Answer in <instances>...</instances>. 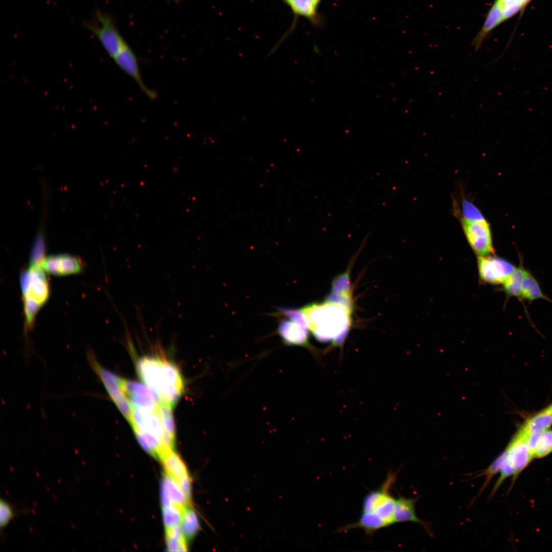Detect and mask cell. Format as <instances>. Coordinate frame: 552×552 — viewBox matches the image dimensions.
<instances>
[{
	"mask_svg": "<svg viewBox=\"0 0 552 552\" xmlns=\"http://www.w3.org/2000/svg\"><path fill=\"white\" fill-rule=\"evenodd\" d=\"M300 309L317 340L331 342L332 347H342L351 327L352 311L325 301L308 304Z\"/></svg>",
	"mask_w": 552,
	"mask_h": 552,
	"instance_id": "6da1fadb",
	"label": "cell"
},
{
	"mask_svg": "<svg viewBox=\"0 0 552 552\" xmlns=\"http://www.w3.org/2000/svg\"><path fill=\"white\" fill-rule=\"evenodd\" d=\"M143 381L159 396L162 402L173 406L183 393L180 371L172 362L159 357L144 356L136 363Z\"/></svg>",
	"mask_w": 552,
	"mask_h": 552,
	"instance_id": "7a4b0ae2",
	"label": "cell"
},
{
	"mask_svg": "<svg viewBox=\"0 0 552 552\" xmlns=\"http://www.w3.org/2000/svg\"><path fill=\"white\" fill-rule=\"evenodd\" d=\"M20 285L24 297L25 327L30 329L37 311L49 297V284L41 266L29 263L28 268L21 274Z\"/></svg>",
	"mask_w": 552,
	"mask_h": 552,
	"instance_id": "3957f363",
	"label": "cell"
},
{
	"mask_svg": "<svg viewBox=\"0 0 552 552\" xmlns=\"http://www.w3.org/2000/svg\"><path fill=\"white\" fill-rule=\"evenodd\" d=\"M396 478V473L389 470L384 481L378 489L369 492L364 497L362 512L371 513L380 518L389 526L394 523L395 500L390 489Z\"/></svg>",
	"mask_w": 552,
	"mask_h": 552,
	"instance_id": "277c9868",
	"label": "cell"
},
{
	"mask_svg": "<svg viewBox=\"0 0 552 552\" xmlns=\"http://www.w3.org/2000/svg\"><path fill=\"white\" fill-rule=\"evenodd\" d=\"M89 357L92 368L102 382L111 400L129 422L131 408L127 396L121 387L122 378L102 366L90 354Z\"/></svg>",
	"mask_w": 552,
	"mask_h": 552,
	"instance_id": "5b68a950",
	"label": "cell"
},
{
	"mask_svg": "<svg viewBox=\"0 0 552 552\" xmlns=\"http://www.w3.org/2000/svg\"><path fill=\"white\" fill-rule=\"evenodd\" d=\"M97 22L88 28L98 38L107 53L112 58L126 43L119 33L113 19L105 13H97Z\"/></svg>",
	"mask_w": 552,
	"mask_h": 552,
	"instance_id": "8992f818",
	"label": "cell"
},
{
	"mask_svg": "<svg viewBox=\"0 0 552 552\" xmlns=\"http://www.w3.org/2000/svg\"><path fill=\"white\" fill-rule=\"evenodd\" d=\"M477 266L480 279L491 284H503L516 267L510 262L496 256H478Z\"/></svg>",
	"mask_w": 552,
	"mask_h": 552,
	"instance_id": "52a82bcc",
	"label": "cell"
},
{
	"mask_svg": "<svg viewBox=\"0 0 552 552\" xmlns=\"http://www.w3.org/2000/svg\"><path fill=\"white\" fill-rule=\"evenodd\" d=\"M463 228L472 249L478 256H486L494 252L490 228L485 220H464Z\"/></svg>",
	"mask_w": 552,
	"mask_h": 552,
	"instance_id": "ba28073f",
	"label": "cell"
},
{
	"mask_svg": "<svg viewBox=\"0 0 552 552\" xmlns=\"http://www.w3.org/2000/svg\"><path fill=\"white\" fill-rule=\"evenodd\" d=\"M113 58L119 67L136 82L149 99L154 100L156 98V93L147 87L142 80L137 57L126 42Z\"/></svg>",
	"mask_w": 552,
	"mask_h": 552,
	"instance_id": "9c48e42d",
	"label": "cell"
},
{
	"mask_svg": "<svg viewBox=\"0 0 552 552\" xmlns=\"http://www.w3.org/2000/svg\"><path fill=\"white\" fill-rule=\"evenodd\" d=\"M309 331L308 328L284 317L279 322L277 333L285 345L303 347L316 355L315 349L309 342Z\"/></svg>",
	"mask_w": 552,
	"mask_h": 552,
	"instance_id": "30bf717a",
	"label": "cell"
},
{
	"mask_svg": "<svg viewBox=\"0 0 552 552\" xmlns=\"http://www.w3.org/2000/svg\"><path fill=\"white\" fill-rule=\"evenodd\" d=\"M131 408L129 422L133 431L153 435L159 439L163 444L164 430L156 411L146 410L131 406Z\"/></svg>",
	"mask_w": 552,
	"mask_h": 552,
	"instance_id": "8fae6325",
	"label": "cell"
},
{
	"mask_svg": "<svg viewBox=\"0 0 552 552\" xmlns=\"http://www.w3.org/2000/svg\"><path fill=\"white\" fill-rule=\"evenodd\" d=\"M526 438L527 434L520 428L505 450L507 458L514 469V478L533 458L527 446Z\"/></svg>",
	"mask_w": 552,
	"mask_h": 552,
	"instance_id": "7c38bea8",
	"label": "cell"
},
{
	"mask_svg": "<svg viewBox=\"0 0 552 552\" xmlns=\"http://www.w3.org/2000/svg\"><path fill=\"white\" fill-rule=\"evenodd\" d=\"M42 269L49 273L64 275L82 271L84 264L82 260L67 254L44 256L41 262Z\"/></svg>",
	"mask_w": 552,
	"mask_h": 552,
	"instance_id": "4fadbf2b",
	"label": "cell"
},
{
	"mask_svg": "<svg viewBox=\"0 0 552 552\" xmlns=\"http://www.w3.org/2000/svg\"><path fill=\"white\" fill-rule=\"evenodd\" d=\"M321 0H283L291 9L294 19L291 29L294 27L295 21L300 17L308 19L313 25L319 24V16L317 8Z\"/></svg>",
	"mask_w": 552,
	"mask_h": 552,
	"instance_id": "5bb4252c",
	"label": "cell"
},
{
	"mask_svg": "<svg viewBox=\"0 0 552 552\" xmlns=\"http://www.w3.org/2000/svg\"><path fill=\"white\" fill-rule=\"evenodd\" d=\"M416 500V498H407L402 496L396 499L394 511V523L410 521L422 525L426 530L428 528L416 514L415 507Z\"/></svg>",
	"mask_w": 552,
	"mask_h": 552,
	"instance_id": "9a60e30c",
	"label": "cell"
},
{
	"mask_svg": "<svg viewBox=\"0 0 552 552\" xmlns=\"http://www.w3.org/2000/svg\"><path fill=\"white\" fill-rule=\"evenodd\" d=\"M166 473L174 478L177 482L189 476L183 462L173 449L163 452L159 456Z\"/></svg>",
	"mask_w": 552,
	"mask_h": 552,
	"instance_id": "2e32d148",
	"label": "cell"
},
{
	"mask_svg": "<svg viewBox=\"0 0 552 552\" xmlns=\"http://www.w3.org/2000/svg\"><path fill=\"white\" fill-rule=\"evenodd\" d=\"M503 21L501 8L495 2L487 16L482 28L472 41L475 51L481 47L488 34Z\"/></svg>",
	"mask_w": 552,
	"mask_h": 552,
	"instance_id": "e0dca14e",
	"label": "cell"
},
{
	"mask_svg": "<svg viewBox=\"0 0 552 552\" xmlns=\"http://www.w3.org/2000/svg\"><path fill=\"white\" fill-rule=\"evenodd\" d=\"M387 524L380 518L371 513L362 512L359 520L340 528L338 532H344L355 528H361L367 535H372L377 531L387 527Z\"/></svg>",
	"mask_w": 552,
	"mask_h": 552,
	"instance_id": "ac0fdd59",
	"label": "cell"
},
{
	"mask_svg": "<svg viewBox=\"0 0 552 552\" xmlns=\"http://www.w3.org/2000/svg\"><path fill=\"white\" fill-rule=\"evenodd\" d=\"M162 484L165 487L173 504L183 510L188 506L190 499L176 481L171 476L165 473Z\"/></svg>",
	"mask_w": 552,
	"mask_h": 552,
	"instance_id": "d6986e66",
	"label": "cell"
},
{
	"mask_svg": "<svg viewBox=\"0 0 552 552\" xmlns=\"http://www.w3.org/2000/svg\"><path fill=\"white\" fill-rule=\"evenodd\" d=\"M552 424V414L545 409L528 419L520 428L527 435L541 433Z\"/></svg>",
	"mask_w": 552,
	"mask_h": 552,
	"instance_id": "ffe728a7",
	"label": "cell"
},
{
	"mask_svg": "<svg viewBox=\"0 0 552 552\" xmlns=\"http://www.w3.org/2000/svg\"><path fill=\"white\" fill-rule=\"evenodd\" d=\"M521 298L531 301L541 298L552 303V300L543 294L535 277L527 270L522 282Z\"/></svg>",
	"mask_w": 552,
	"mask_h": 552,
	"instance_id": "44dd1931",
	"label": "cell"
},
{
	"mask_svg": "<svg viewBox=\"0 0 552 552\" xmlns=\"http://www.w3.org/2000/svg\"><path fill=\"white\" fill-rule=\"evenodd\" d=\"M525 271L523 262L520 260L518 267H516L502 284V290L508 298L513 296L521 298L522 282Z\"/></svg>",
	"mask_w": 552,
	"mask_h": 552,
	"instance_id": "7402d4cb",
	"label": "cell"
},
{
	"mask_svg": "<svg viewBox=\"0 0 552 552\" xmlns=\"http://www.w3.org/2000/svg\"><path fill=\"white\" fill-rule=\"evenodd\" d=\"M330 292L340 297L353 299L350 269H347L333 280Z\"/></svg>",
	"mask_w": 552,
	"mask_h": 552,
	"instance_id": "603a6c76",
	"label": "cell"
},
{
	"mask_svg": "<svg viewBox=\"0 0 552 552\" xmlns=\"http://www.w3.org/2000/svg\"><path fill=\"white\" fill-rule=\"evenodd\" d=\"M181 527L187 539L194 537L200 528L198 517L195 511L188 506L182 512Z\"/></svg>",
	"mask_w": 552,
	"mask_h": 552,
	"instance_id": "cb8c5ba5",
	"label": "cell"
},
{
	"mask_svg": "<svg viewBox=\"0 0 552 552\" xmlns=\"http://www.w3.org/2000/svg\"><path fill=\"white\" fill-rule=\"evenodd\" d=\"M172 407L161 402L156 411L160 419L164 432L175 440V426L172 411Z\"/></svg>",
	"mask_w": 552,
	"mask_h": 552,
	"instance_id": "d4e9b609",
	"label": "cell"
},
{
	"mask_svg": "<svg viewBox=\"0 0 552 552\" xmlns=\"http://www.w3.org/2000/svg\"><path fill=\"white\" fill-rule=\"evenodd\" d=\"M552 451V430H545L540 433L536 446L534 457L541 458Z\"/></svg>",
	"mask_w": 552,
	"mask_h": 552,
	"instance_id": "484cf974",
	"label": "cell"
},
{
	"mask_svg": "<svg viewBox=\"0 0 552 552\" xmlns=\"http://www.w3.org/2000/svg\"><path fill=\"white\" fill-rule=\"evenodd\" d=\"M183 510L174 504L163 507V520L165 528L179 525L181 522Z\"/></svg>",
	"mask_w": 552,
	"mask_h": 552,
	"instance_id": "4316f807",
	"label": "cell"
},
{
	"mask_svg": "<svg viewBox=\"0 0 552 552\" xmlns=\"http://www.w3.org/2000/svg\"><path fill=\"white\" fill-rule=\"evenodd\" d=\"M275 314L283 316L304 327L308 328L307 318L300 309L278 307V312Z\"/></svg>",
	"mask_w": 552,
	"mask_h": 552,
	"instance_id": "83f0119b",
	"label": "cell"
},
{
	"mask_svg": "<svg viewBox=\"0 0 552 552\" xmlns=\"http://www.w3.org/2000/svg\"><path fill=\"white\" fill-rule=\"evenodd\" d=\"M12 507L6 501L1 499L0 501V526L5 528L15 516Z\"/></svg>",
	"mask_w": 552,
	"mask_h": 552,
	"instance_id": "f1b7e54d",
	"label": "cell"
},
{
	"mask_svg": "<svg viewBox=\"0 0 552 552\" xmlns=\"http://www.w3.org/2000/svg\"><path fill=\"white\" fill-rule=\"evenodd\" d=\"M504 456L505 453L504 452H503L500 456H499L494 460V461L491 464V465L488 467V468H487V469L484 470L481 474H480L481 475H485L486 476V480L485 481L484 485L482 487L481 490L480 491V492H482V490H483L487 486V485L489 483L493 476H494L498 471H500Z\"/></svg>",
	"mask_w": 552,
	"mask_h": 552,
	"instance_id": "f546056e",
	"label": "cell"
},
{
	"mask_svg": "<svg viewBox=\"0 0 552 552\" xmlns=\"http://www.w3.org/2000/svg\"><path fill=\"white\" fill-rule=\"evenodd\" d=\"M463 212L465 220H478L485 219L478 210L473 204L467 201L463 203Z\"/></svg>",
	"mask_w": 552,
	"mask_h": 552,
	"instance_id": "4dcf8cb0",
	"label": "cell"
},
{
	"mask_svg": "<svg viewBox=\"0 0 552 552\" xmlns=\"http://www.w3.org/2000/svg\"><path fill=\"white\" fill-rule=\"evenodd\" d=\"M168 550L170 551H184L187 550L186 538H174L166 537Z\"/></svg>",
	"mask_w": 552,
	"mask_h": 552,
	"instance_id": "1f68e13d",
	"label": "cell"
},
{
	"mask_svg": "<svg viewBox=\"0 0 552 552\" xmlns=\"http://www.w3.org/2000/svg\"><path fill=\"white\" fill-rule=\"evenodd\" d=\"M187 497L190 499L191 494V480L189 476L186 477L177 482Z\"/></svg>",
	"mask_w": 552,
	"mask_h": 552,
	"instance_id": "d6a6232c",
	"label": "cell"
},
{
	"mask_svg": "<svg viewBox=\"0 0 552 552\" xmlns=\"http://www.w3.org/2000/svg\"><path fill=\"white\" fill-rule=\"evenodd\" d=\"M523 6L525 5L530 0H517Z\"/></svg>",
	"mask_w": 552,
	"mask_h": 552,
	"instance_id": "836d02e7",
	"label": "cell"
},
{
	"mask_svg": "<svg viewBox=\"0 0 552 552\" xmlns=\"http://www.w3.org/2000/svg\"><path fill=\"white\" fill-rule=\"evenodd\" d=\"M547 411L552 414V404L549 406L547 408H545Z\"/></svg>",
	"mask_w": 552,
	"mask_h": 552,
	"instance_id": "e575fe53",
	"label": "cell"
},
{
	"mask_svg": "<svg viewBox=\"0 0 552 552\" xmlns=\"http://www.w3.org/2000/svg\"><path fill=\"white\" fill-rule=\"evenodd\" d=\"M168 1H171V0H168Z\"/></svg>",
	"mask_w": 552,
	"mask_h": 552,
	"instance_id": "d590c367",
	"label": "cell"
}]
</instances>
